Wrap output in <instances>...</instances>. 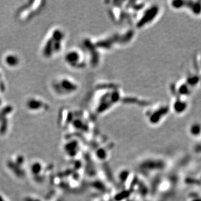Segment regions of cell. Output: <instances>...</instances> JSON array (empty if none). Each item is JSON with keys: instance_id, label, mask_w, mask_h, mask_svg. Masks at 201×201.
Returning <instances> with one entry per match:
<instances>
[{"instance_id": "obj_1", "label": "cell", "mask_w": 201, "mask_h": 201, "mask_svg": "<svg viewBox=\"0 0 201 201\" xmlns=\"http://www.w3.org/2000/svg\"><path fill=\"white\" fill-rule=\"evenodd\" d=\"M160 9L156 5L150 6H144L141 13L137 15L136 18V26L139 29H144L147 26L151 25L158 17Z\"/></svg>"}, {"instance_id": "obj_2", "label": "cell", "mask_w": 201, "mask_h": 201, "mask_svg": "<svg viewBox=\"0 0 201 201\" xmlns=\"http://www.w3.org/2000/svg\"><path fill=\"white\" fill-rule=\"evenodd\" d=\"M56 92L60 96H71L75 94L79 89V84L72 78L68 77H60L55 80Z\"/></svg>"}, {"instance_id": "obj_3", "label": "cell", "mask_w": 201, "mask_h": 201, "mask_svg": "<svg viewBox=\"0 0 201 201\" xmlns=\"http://www.w3.org/2000/svg\"><path fill=\"white\" fill-rule=\"evenodd\" d=\"M65 61L69 66L77 69L84 68L87 65L86 56L79 49H73L66 53Z\"/></svg>"}, {"instance_id": "obj_4", "label": "cell", "mask_w": 201, "mask_h": 201, "mask_svg": "<svg viewBox=\"0 0 201 201\" xmlns=\"http://www.w3.org/2000/svg\"><path fill=\"white\" fill-rule=\"evenodd\" d=\"M185 9H187L194 16H199L201 15V1H186Z\"/></svg>"}, {"instance_id": "obj_5", "label": "cell", "mask_w": 201, "mask_h": 201, "mask_svg": "<svg viewBox=\"0 0 201 201\" xmlns=\"http://www.w3.org/2000/svg\"><path fill=\"white\" fill-rule=\"evenodd\" d=\"M187 104L183 98H178L173 102L172 108L176 112L180 113L183 112L187 108Z\"/></svg>"}, {"instance_id": "obj_6", "label": "cell", "mask_w": 201, "mask_h": 201, "mask_svg": "<svg viewBox=\"0 0 201 201\" xmlns=\"http://www.w3.org/2000/svg\"><path fill=\"white\" fill-rule=\"evenodd\" d=\"M189 86L187 84L183 83L178 86L177 88V91L178 94L180 96H188L190 94V89L189 88Z\"/></svg>"}, {"instance_id": "obj_7", "label": "cell", "mask_w": 201, "mask_h": 201, "mask_svg": "<svg viewBox=\"0 0 201 201\" xmlns=\"http://www.w3.org/2000/svg\"><path fill=\"white\" fill-rule=\"evenodd\" d=\"M169 5L172 9L174 10H182L185 9L186 1H172L169 2Z\"/></svg>"}, {"instance_id": "obj_8", "label": "cell", "mask_w": 201, "mask_h": 201, "mask_svg": "<svg viewBox=\"0 0 201 201\" xmlns=\"http://www.w3.org/2000/svg\"><path fill=\"white\" fill-rule=\"evenodd\" d=\"M190 130L193 135H199L201 132V125L198 123H193L190 127Z\"/></svg>"}]
</instances>
